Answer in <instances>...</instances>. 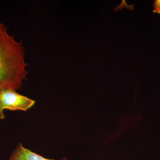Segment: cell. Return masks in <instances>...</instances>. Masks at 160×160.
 I'll return each mask as SVG.
<instances>
[{
  "label": "cell",
  "instance_id": "5b68a950",
  "mask_svg": "<svg viewBox=\"0 0 160 160\" xmlns=\"http://www.w3.org/2000/svg\"><path fill=\"white\" fill-rule=\"evenodd\" d=\"M3 109L0 103V120L3 119L5 118V115H4Z\"/></svg>",
  "mask_w": 160,
  "mask_h": 160
},
{
  "label": "cell",
  "instance_id": "7a4b0ae2",
  "mask_svg": "<svg viewBox=\"0 0 160 160\" xmlns=\"http://www.w3.org/2000/svg\"><path fill=\"white\" fill-rule=\"evenodd\" d=\"M0 103L3 110L26 111L34 105V100L19 94L13 89H5L0 91Z\"/></svg>",
  "mask_w": 160,
  "mask_h": 160
},
{
  "label": "cell",
  "instance_id": "6da1fadb",
  "mask_svg": "<svg viewBox=\"0 0 160 160\" xmlns=\"http://www.w3.org/2000/svg\"><path fill=\"white\" fill-rule=\"evenodd\" d=\"M27 66L22 44L0 21V91L20 89L28 74Z\"/></svg>",
  "mask_w": 160,
  "mask_h": 160
},
{
  "label": "cell",
  "instance_id": "3957f363",
  "mask_svg": "<svg viewBox=\"0 0 160 160\" xmlns=\"http://www.w3.org/2000/svg\"><path fill=\"white\" fill-rule=\"evenodd\" d=\"M9 160H55L46 158L23 147L20 143L12 152ZM62 160H67L66 158Z\"/></svg>",
  "mask_w": 160,
  "mask_h": 160
},
{
  "label": "cell",
  "instance_id": "277c9868",
  "mask_svg": "<svg viewBox=\"0 0 160 160\" xmlns=\"http://www.w3.org/2000/svg\"><path fill=\"white\" fill-rule=\"evenodd\" d=\"M153 7L154 8L152 11L153 12L160 14V0L155 1L153 2Z\"/></svg>",
  "mask_w": 160,
  "mask_h": 160
}]
</instances>
